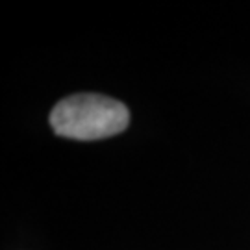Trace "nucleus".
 Here are the masks:
<instances>
[{"mask_svg": "<svg viewBox=\"0 0 250 250\" xmlns=\"http://www.w3.org/2000/svg\"><path fill=\"white\" fill-rule=\"evenodd\" d=\"M128 107L104 95L78 93L60 100L50 111V126L58 135L76 141H97L125 132Z\"/></svg>", "mask_w": 250, "mask_h": 250, "instance_id": "f257e3e1", "label": "nucleus"}]
</instances>
